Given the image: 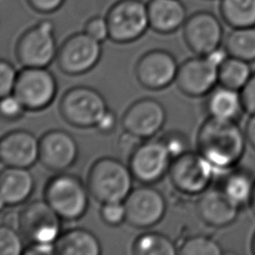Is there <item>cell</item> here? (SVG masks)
<instances>
[{
    "label": "cell",
    "instance_id": "6da1fadb",
    "mask_svg": "<svg viewBox=\"0 0 255 255\" xmlns=\"http://www.w3.org/2000/svg\"><path fill=\"white\" fill-rule=\"evenodd\" d=\"M244 128L238 122L207 117L196 133V150L218 175L238 166L246 150Z\"/></svg>",
    "mask_w": 255,
    "mask_h": 255
},
{
    "label": "cell",
    "instance_id": "7a4b0ae2",
    "mask_svg": "<svg viewBox=\"0 0 255 255\" xmlns=\"http://www.w3.org/2000/svg\"><path fill=\"white\" fill-rule=\"evenodd\" d=\"M133 176L128 164L118 158L101 157L89 169L87 187L101 203L124 201L132 189Z\"/></svg>",
    "mask_w": 255,
    "mask_h": 255
},
{
    "label": "cell",
    "instance_id": "3957f363",
    "mask_svg": "<svg viewBox=\"0 0 255 255\" xmlns=\"http://www.w3.org/2000/svg\"><path fill=\"white\" fill-rule=\"evenodd\" d=\"M223 45L206 55H195L183 61L177 71L175 83L187 97H205L218 85V70L228 57Z\"/></svg>",
    "mask_w": 255,
    "mask_h": 255
},
{
    "label": "cell",
    "instance_id": "277c9868",
    "mask_svg": "<svg viewBox=\"0 0 255 255\" xmlns=\"http://www.w3.org/2000/svg\"><path fill=\"white\" fill-rule=\"evenodd\" d=\"M90 192L76 175L60 172L47 182L44 199L62 220L80 219L88 210Z\"/></svg>",
    "mask_w": 255,
    "mask_h": 255
},
{
    "label": "cell",
    "instance_id": "5b68a950",
    "mask_svg": "<svg viewBox=\"0 0 255 255\" xmlns=\"http://www.w3.org/2000/svg\"><path fill=\"white\" fill-rule=\"evenodd\" d=\"M108 109L104 96L87 86L69 89L59 104L63 119L71 126L81 128H95Z\"/></svg>",
    "mask_w": 255,
    "mask_h": 255
},
{
    "label": "cell",
    "instance_id": "8992f818",
    "mask_svg": "<svg viewBox=\"0 0 255 255\" xmlns=\"http://www.w3.org/2000/svg\"><path fill=\"white\" fill-rule=\"evenodd\" d=\"M217 172L197 151L189 150L172 159L168 176L173 187L180 193L199 195L211 186Z\"/></svg>",
    "mask_w": 255,
    "mask_h": 255
},
{
    "label": "cell",
    "instance_id": "52a82bcc",
    "mask_svg": "<svg viewBox=\"0 0 255 255\" xmlns=\"http://www.w3.org/2000/svg\"><path fill=\"white\" fill-rule=\"evenodd\" d=\"M106 19L110 39L129 43L141 37L149 28L147 5L141 0H120L110 7Z\"/></svg>",
    "mask_w": 255,
    "mask_h": 255
},
{
    "label": "cell",
    "instance_id": "ba28073f",
    "mask_svg": "<svg viewBox=\"0 0 255 255\" xmlns=\"http://www.w3.org/2000/svg\"><path fill=\"white\" fill-rule=\"evenodd\" d=\"M15 52L23 67L47 68L58 54L53 23L42 21L24 32L17 42Z\"/></svg>",
    "mask_w": 255,
    "mask_h": 255
},
{
    "label": "cell",
    "instance_id": "9c48e42d",
    "mask_svg": "<svg viewBox=\"0 0 255 255\" xmlns=\"http://www.w3.org/2000/svg\"><path fill=\"white\" fill-rule=\"evenodd\" d=\"M15 94L28 111H40L52 104L57 94V81L44 67H24L16 79Z\"/></svg>",
    "mask_w": 255,
    "mask_h": 255
},
{
    "label": "cell",
    "instance_id": "30bf717a",
    "mask_svg": "<svg viewBox=\"0 0 255 255\" xmlns=\"http://www.w3.org/2000/svg\"><path fill=\"white\" fill-rule=\"evenodd\" d=\"M124 202L126 221L136 228H149L156 225L166 212L164 195L150 184L132 188Z\"/></svg>",
    "mask_w": 255,
    "mask_h": 255
},
{
    "label": "cell",
    "instance_id": "8fae6325",
    "mask_svg": "<svg viewBox=\"0 0 255 255\" xmlns=\"http://www.w3.org/2000/svg\"><path fill=\"white\" fill-rule=\"evenodd\" d=\"M182 36L194 55H206L221 47L225 37L221 20L207 10L188 15L182 26Z\"/></svg>",
    "mask_w": 255,
    "mask_h": 255
},
{
    "label": "cell",
    "instance_id": "7c38bea8",
    "mask_svg": "<svg viewBox=\"0 0 255 255\" xmlns=\"http://www.w3.org/2000/svg\"><path fill=\"white\" fill-rule=\"evenodd\" d=\"M102 56L101 42L86 32L75 33L65 40L56 57L59 69L67 75H82L92 70Z\"/></svg>",
    "mask_w": 255,
    "mask_h": 255
},
{
    "label": "cell",
    "instance_id": "4fadbf2b",
    "mask_svg": "<svg viewBox=\"0 0 255 255\" xmlns=\"http://www.w3.org/2000/svg\"><path fill=\"white\" fill-rule=\"evenodd\" d=\"M172 158L162 141L144 139L128 160L134 179L142 184H152L168 174Z\"/></svg>",
    "mask_w": 255,
    "mask_h": 255
},
{
    "label": "cell",
    "instance_id": "5bb4252c",
    "mask_svg": "<svg viewBox=\"0 0 255 255\" xmlns=\"http://www.w3.org/2000/svg\"><path fill=\"white\" fill-rule=\"evenodd\" d=\"M61 220L45 199H37L20 212L19 231L29 242L55 243L62 233Z\"/></svg>",
    "mask_w": 255,
    "mask_h": 255
},
{
    "label": "cell",
    "instance_id": "9a60e30c",
    "mask_svg": "<svg viewBox=\"0 0 255 255\" xmlns=\"http://www.w3.org/2000/svg\"><path fill=\"white\" fill-rule=\"evenodd\" d=\"M179 64L168 51L154 49L143 54L135 64V77L145 89L159 91L175 82Z\"/></svg>",
    "mask_w": 255,
    "mask_h": 255
},
{
    "label": "cell",
    "instance_id": "2e32d148",
    "mask_svg": "<svg viewBox=\"0 0 255 255\" xmlns=\"http://www.w3.org/2000/svg\"><path fill=\"white\" fill-rule=\"evenodd\" d=\"M166 122V111L155 99L144 98L135 101L122 118L124 130L129 131L142 139L156 135Z\"/></svg>",
    "mask_w": 255,
    "mask_h": 255
},
{
    "label": "cell",
    "instance_id": "e0dca14e",
    "mask_svg": "<svg viewBox=\"0 0 255 255\" xmlns=\"http://www.w3.org/2000/svg\"><path fill=\"white\" fill-rule=\"evenodd\" d=\"M79 147L74 136L66 130L52 129L39 139V160L48 169L62 172L77 160Z\"/></svg>",
    "mask_w": 255,
    "mask_h": 255
},
{
    "label": "cell",
    "instance_id": "ac0fdd59",
    "mask_svg": "<svg viewBox=\"0 0 255 255\" xmlns=\"http://www.w3.org/2000/svg\"><path fill=\"white\" fill-rule=\"evenodd\" d=\"M241 209L233 204L219 186H210L198 195L196 213L207 226L224 228L233 224Z\"/></svg>",
    "mask_w": 255,
    "mask_h": 255
},
{
    "label": "cell",
    "instance_id": "d6986e66",
    "mask_svg": "<svg viewBox=\"0 0 255 255\" xmlns=\"http://www.w3.org/2000/svg\"><path fill=\"white\" fill-rule=\"evenodd\" d=\"M39 160V139L30 131L16 129L0 138V162L4 166L29 168Z\"/></svg>",
    "mask_w": 255,
    "mask_h": 255
},
{
    "label": "cell",
    "instance_id": "ffe728a7",
    "mask_svg": "<svg viewBox=\"0 0 255 255\" xmlns=\"http://www.w3.org/2000/svg\"><path fill=\"white\" fill-rule=\"evenodd\" d=\"M149 28L159 34H171L182 28L188 14L181 0H149Z\"/></svg>",
    "mask_w": 255,
    "mask_h": 255
},
{
    "label": "cell",
    "instance_id": "44dd1931",
    "mask_svg": "<svg viewBox=\"0 0 255 255\" xmlns=\"http://www.w3.org/2000/svg\"><path fill=\"white\" fill-rule=\"evenodd\" d=\"M204 110L207 117L238 122L245 113L241 92L218 84L205 96Z\"/></svg>",
    "mask_w": 255,
    "mask_h": 255
},
{
    "label": "cell",
    "instance_id": "7402d4cb",
    "mask_svg": "<svg viewBox=\"0 0 255 255\" xmlns=\"http://www.w3.org/2000/svg\"><path fill=\"white\" fill-rule=\"evenodd\" d=\"M35 180L28 168L5 166L0 171V195L8 206L25 202L33 193Z\"/></svg>",
    "mask_w": 255,
    "mask_h": 255
},
{
    "label": "cell",
    "instance_id": "603a6c76",
    "mask_svg": "<svg viewBox=\"0 0 255 255\" xmlns=\"http://www.w3.org/2000/svg\"><path fill=\"white\" fill-rule=\"evenodd\" d=\"M219 187L233 204L243 209L250 204L255 187V176L250 170L236 166L222 174Z\"/></svg>",
    "mask_w": 255,
    "mask_h": 255
},
{
    "label": "cell",
    "instance_id": "cb8c5ba5",
    "mask_svg": "<svg viewBox=\"0 0 255 255\" xmlns=\"http://www.w3.org/2000/svg\"><path fill=\"white\" fill-rule=\"evenodd\" d=\"M59 255H100L102 246L98 237L84 228L69 229L60 234L55 242Z\"/></svg>",
    "mask_w": 255,
    "mask_h": 255
},
{
    "label": "cell",
    "instance_id": "d4e9b609",
    "mask_svg": "<svg viewBox=\"0 0 255 255\" xmlns=\"http://www.w3.org/2000/svg\"><path fill=\"white\" fill-rule=\"evenodd\" d=\"M219 14L231 28L255 26V0H219Z\"/></svg>",
    "mask_w": 255,
    "mask_h": 255
},
{
    "label": "cell",
    "instance_id": "484cf974",
    "mask_svg": "<svg viewBox=\"0 0 255 255\" xmlns=\"http://www.w3.org/2000/svg\"><path fill=\"white\" fill-rule=\"evenodd\" d=\"M223 47L229 56L255 62V26L231 28L224 37Z\"/></svg>",
    "mask_w": 255,
    "mask_h": 255
},
{
    "label": "cell",
    "instance_id": "4316f807",
    "mask_svg": "<svg viewBox=\"0 0 255 255\" xmlns=\"http://www.w3.org/2000/svg\"><path fill=\"white\" fill-rule=\"evenodd\" d=\"M249 62L228 56L218 70V84L224 87L241 91L252 75Z\"/></svg>",
    "mask_w": 255,
    "mask_h": 255
},
{
    "label": "cell",
    "instance_id": "83f0119b",
    "mask_svg": "<svg viewBox=\"0 0 255 255\" xmlns=\"http://www.w3.org/2000/svg\"><path fill=\"white\" fill-rule=\"evenodd\" d=\"M131 251L135 255H175L177 245L165 234L150 231L134 239Z\"/></svg>",
    "mask_w": 255,
    "mask_h": 255
},
{
    "label": "cell",
    "instance_id": "f1b7e54d",
    "mask_svg": "<svg viewBox=\"0 0 255 255\" xmlns=\"http://www.w3.org/2000/svg\"><path fill=\"white\" fill-rule=\"evenodd\" d=\"M223 252L217 240L204 234L188 236L177 245V254L180 255H221Z\"/></svg>",
    "mask_w": 255,
    "mask_h": 255
},
{
    "label": "cell",
    "instance_id": "f546056e",
    "mask_svg": "<svg viewBox=\"0 0 255 255\" xmlns=\"http://www.w3.org/2000/svg\"><path fill=\"white\" fill-rule=\"evenodd\" d=\"M19 230L4 223L0 224V255L23 254L25 246Z\"/></svg>",
    "mask_w": 255,
    "mask_h": 255
},
{
    "label": "cell",
    "instance_id": "4dcf8cb0",
    "mask_svg": "<svg viewBox=\"0 0 255 255\" xmlns=\"http://www.w3.org/2000/svg\"><path fill=\"white\" fill-rule=\"evenodd\" d=\"M159 139L164 144L172 159L190 150V141L185 133L180 130L172 129L162 134Z\"/></svg>",
    "mask_w": 255,
    "mask_h": 255
},
{
    "label": "cell",
    "instance_id": "1f68e13d",
    "mask_svg": "<svg viewBox=\"0 0 255 255\" xmlns=\"http://www.w3.org/2000/svg\"><path fill=\"white\" fill-rule=\"evenodd\" d=\"M101 218L110 226H119L126 221V206L124 201H109L102 203Z\"/></svg>",
    "mask_w": 255,
    "mask_h": 255
},
{
    "label": "cell",
    "instance_id": "d6a6232c",
    "mask_svg": "<svg viewBox=\"0 0 255 255\" xmlns=\"http://www.w3.org/2000/svg\"><path fill=\"white\" fill-rule=\"evenodd\" d=\"M26 108L15 94L0 99V117L7 121H17L25 113Z\"/></svg>",
    "mask_w": 255,
    "mask_h": 255
},
{
    "label": "cell",
    "instance_id": "836d02e7",
    "mask_svg": "<svg viewBox=\"0 0 255 255\" xmlns=\"http://www.w3.org/2000/svg\"><path fill=\"white\" fill-rule=\"evenodd\" d=\"M18 71L8 61L0 59V99L14 91Z\"/></svg>",
    "mask_w": 255,
    "mask_h": 255
},
{
    "label": "cell",
    "instance_id": "e575fe53",
    "mask_svg": "<svg viewBox=\"0 0 255 255\" xmlns=\"http://www.w3.org/2000/svg\"><path fill=\"white\" fill-rule=\"evenodd\" d=\"M84 32L101 43L106 41L108 38H110L109 25L106 16L98 15L90 18L85 25Z\"/></svg>",
    "mask_w": 255,
    "mask_h": 255
},
{
    "label": "cell",
    "instance_id": "d590c367",
    "mask_svg": "<svg viewBox=\"0 0 255 255\" xmlns=\"http://www.w3.org/2000/svg\"><path fill=\"white\" fill-rule=\"evenodd\" d=\"M144 139L140 138L139 136L129 131L124 130V132L119 136L117 141L119 152L123 157L128 160V158L132 155V153L136 150V148L140 145V143Z\"/></svg>",
    "mask_w": 255,
    "mask_h": 255
},
{
    "label": "cell",
    "instance_id": "8d00e7d4",
    "mask_svg": "<svg viewBox=\"0 0 255 255\" xmlns=\"http://www.w3.org/2000/svg\"><path fill=\"white\" fill-rule=\"evenodd\" d=\"M240 92L245 112L250 115L255 114V71L252 73L249 81Z\"/></svg>",
    "mask_w": 255,
    "mask_h": 255
},
{
    "label": "cell",
    "instance_id": "74e56055",
    "mask_svg": "<svg viewBox=\"0 0 255 255\" xmlns=\"http://www.w3.org/2000/svg\"><path fill=\"white\" fill-rule=\"evenodd\" d=\"M24 255H51L56 254L55 243L52 242H30L25 247Z\"/></svg>",
    "mask_w": 255,
    "mask_h": 255
},
{
    "label": "cell",
    "instance_id": "f35d334b",
    "mask_svg": "<svg viewBox=\"0 0 255 255\" xmlns=\"http://www.w3.org/2000/svg\"><path fill=\"white\" fill-rule=\"evenodd\" d=\"M116 125H117V116L113 111L108 109L107 112L104 114V116L96 125L95 128H97L102 133H110L114 131Z\"/></svg>",
    "mask_w": 255,
    "mask_h": 255
},
{
    "label": "cell",
    "instance_id": "ab89813d",
    "mask_svg": "<svg viewBox=\"0 0 255 255\" xmlns=\"http://www.w3.org/2000/svg\"><path fill=\"white\" fill-rule=\"evenodd\" d=\"M65 0H28L32 8L39 12L50 13L59 9Z\"/></svg>",
    "mask_w": 255,
    "mask_h": 255
},
{
    "label": "cell",
    "instance_id": "60d3db41",
    "mask_svg": "<svg viewBox=\"0 0 255 255\" xmlns=\"http://www.w3.org/2000/svg\"><path fill=\"white\" fill-rule=\"evenodd\" d=\"M243 128L247 139V143L255 149V114L250 115Z\"/></svg>",
    "mask_w": 255,
    "mask_h": 255
},
{
    "label": "cell",
    "instance_id": "b9f144b4",
    "mask_svg": "<svg viewBox=\"0 0 255 255\" xmlns=\"http://www.w3.org/2000/svg\"><path fill=\"white\" fill-rule=\"evenodd\" d=\"M4 224L15 228L17 230H19V226H20V212H16V211H11L9 213L6 214V216H4L3 218V222Z\"/></svg>",
    "mask_w": 255,
    "mask_h": 255
},
{
    "label": "cell",
    "instance_id": "7bdbcfd3",
    "mask_svg": "<svg viewBox=\"0 0 255 255\" xmlns=\"http://www.w3.org/2000/svg\"><path fill=\"white\" fill-rule=\"evenodd\" d=\"M249 207L251 208L252 212H253L254 215H255V187H254V191H253V194H252V198H251V200H250Z\"/></svg>",
    "mask_w": 255,
    "mask_h": 255
},
{
    "label": "cell",
    "instance_id": "ee69618b",
    "mask_svg": "<svg viewBox=\"0 0 255 255\" xmlns=\"http://www.w3.org/2000/svg\"><path fill=\"white\" fill-rule=\"evenodd\" d=\"M7 206H8L7 202H6L5 199L0 195V213H1Z\"/></svg>",
    "mask_w": 255,
    "mask_h": 255
},
{
    "label": "cell",
    "instance_id": "f6af8a7d",
    "mask_svg": "<svg viewBox=\"0 0 255 255\" xmlns=\"http://www.w3.org/2000/svg\"><path fill=\"white\" fill-rule=\"evenodd\" d=\"M251 251L253 254H255V231L252 235V238H251Z\"/></svg>",
    "mask_w": 255,
    "mask_h": 255
}]
</instances>
